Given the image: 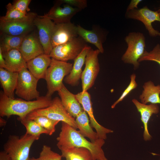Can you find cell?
Listing matches in <instances>:
<instances>
[{
  "label": "cell",
  "mask_w": 160,
  "mask_h": 160,
  "mask_svg": "<svg viewBox=\"0 0 160 160\" xmlns=\"http://www.w3.org/2000/svg\"><path fill=\"white\" fill-rule=\"evenodd\" d=\"M56 139L59 149L72 147L84 148L90 151L93 160H108L102 148L104 140L98 138L93 142L89 141L78 130L66 123L62 122L61 131Z\"/></svg>",
  "instance_id": "6da1fadb"
},
{
  "label": "cell",
  "mask_w": 160,
  "mask_h": 160,
  "mask_svg": "<svg viewBox=\"0 0 160 160\" xmlns=\"http://www.w3.org/2000/svg\"><path fill=\"white\" fill-rule=\"evenodd\" d=\"M52 97L40 96L36 100L27 101L21 98H12L6 95L3 91L0 92V116L9 118L16 115L20 118H25L29 113L36 110L49 106Z\"/></svg>",
  "instance_id": "7a4b0ae2"
},
{
  "label": "cell",
  "mask_w": 160,
  "mask_h": 160,
  "mask_svg": "<svg viewBox=\"0 0 160 160\" xmlns=\"http://www.w3.org/2000/svg\"><path fill=\"white\" fill-rule=\"evenodd\" d=\"M39 138L26 133L20 137L10 135L3 145L4 151L12 160H30L31 146L34 142Z\"/></svg>",
  "instance_id": "3957f363"
},
{
  "label": "cell",
  "mask_w": 160,
  "mask_h": 160,
  "mask_svg": "<svg viewBox=\"0 0 160 160\" xmlns=\"http://www.w3.org/2000/svg\"><path fill=\"white\" fill-rule=\"evenodd\" d=\"M73 66L72 63L51 58L45 78L47 89L46 96L52 97L53 93L62 87L63 80L70 73Z\"/></svg>",
  "instance_id": "277c9868"
},
{
  "label": "cell",
  "mask_w": 160,
  "mask_h": 160,
  "mask_svg": "<svg viewBox=\"0 0 160 160\" xmlns=\"http://www.w3.org/2000/svg\"><path fill=\"white\" fill-rule=\"evenodd\" d=\"M124 40L127 48L121 60L125 63L132 65L134 69H136L140 65L139 60L146 51L145 37L142 33L131 32L125 37Z\"/></svg>",
  "instance_id": "5b68a950"
},
{
  "label": "cell",
  "mask_w": 160,
  "mask_h": 160,
  "mask_svg": "<svg viewBox=\"0 0 160 160\" xmlns=\"http://www.w3.org/2000/svg\"><path fill=\"white\" fill-rule=\"evenodd\" d=\"M44 116L53 120L61 121L77 129L75 118L67 112L60 98L57 97L52 99L51 104L48 107L34 111L27 116Z\"/></svg>",
  "instance_id": "8992f818"
},
{
  "label": "cell",
  "mask_w": 160,
  "mask_h": 160,
  "mask_svg": "<svg viewBox=\"0 0 160 160\" xmlns=\"http://www.w3.org/2000/svg\"><path fill=\"white\" fill-rule=\"evenodd\" d=\"M39 80L27 68H24L18 73L15 94L21 98L27 101L37 99L40 97L37 89Z\"/></svg>",
  "instance_id": "52a82bcc"
},
{
  "label": "cell",
  "mask_w": 160,
  "mask_h": 160,
  "mask_svg": "<svg viewBox=\"0 0 160 160\" xmlns=\"http://www.w3.org/2000/svg\"><path fill=\"white\" fill-rule=\"evenodd\" d=\"M100 53L98 49L94 50L91 48L87 55L85 67L81 78L83 92L87 91L94 84L100 71L98 56Z\"/></svg>",
  "instance_id": "ba28073f"
},
{
  "label": "cell",
  "mask_w": 160,
  "mask_h": 160,
  "mask_svg": "<svg viewBox=\"0 0 160 160\" xmlns=\"http://www.w3.org/2000/svg\"><path fill=\"white\" fill-rule=\"evenodd\" d=\"M86 43L78 36L68 42L53 47L49 55L51 58L64 62L74 60L87 45Z\"/></svg>",
  "instance_id": "9c48e42d"
},
{
  "label": "cell",
  "mask_w": 160,
  "mask_h": 160,
  "mask_svg": "<svg viewBox=\"0 0 160 160\" xmlns=\"http://www.w3.org/2000/svg\"><path fill=\"white\" fill-rule=\"evenodd\" d=\"M37 15L35 13L30 12L26 17L21 20L0 21L1 33L14 36L26 35L33 31L36 27L33 21Z\"/></svg>",
  "instance_id": "30bf717a"
},
{
  "label": "cell",
  "mask_w": 160,
  "mask_h": 160,
  "mask_svg": "<svg viewBox=\"0 0 160 160\" xmlns=\"http://www.w3.org/2000/svg\"><path fill=\"white\" fill-rule=\"evenodd\" d=\"M125 17L142 22L151 36H160V32L155 29L152 25L155 21L160 22V14L158 10H152L146 6L141 8L126 11Z\"/></svg>",
  "instance_id": "8fae6325"
},
{
  "label": "cell",
  "mask_w": 160,
  "mask_h": 160,
  "mask_svg": "<svg viewBox=\"0 0 160 160\" xmlns=\"http://www.w3.org/2000/svg\"><path fill=\"white\" fill-rule=\"evenodd\" d=\"M33 23L38 29L39 39L44 53L49 55L53 49L51 39L55 23L44 15H37L35 18Z\"/></svg>",
  "instance_id": "7c38bea8"
},
{
  "label": "cell",
  "mask_w": 160,
  "mask_h": 160,
  "mask_svg": "<svg viewBox=\"0 0 160 160\" xmlns=\"http://www.w3.org/2000/svg\"><path fill=\"white\" fill-rule=\"evenodd\" d=\"M75 95L83 108L88 114L90 125L92 128L95 129L98 138L105 140L107 138V134L113 133V131L101 125L95 119L93 114L92 103L90 94L87 91L84 92L81 91Z\"/></svg>",
  "instance_id": "4fadbf2b"
},
{
  "label": "cell",
  "mask_w": 160,
  "mask_h": 160,
  "mask_svg": "<svg viewBox=\"0 0 160 160\" xmlns=\"http://www.w3.org/2000/svg\"><path fill=\"white\" fill-rule=\"evenodd\" d=\"M78 36L77 26L71 22L55 23L51 39L53 48L68 42Z\"/></svg>",
  "instance_id": "5bb4252c"
},
{
  "label": "cell",
  "mask_w": 160,
  "mask_h": 160,
  "mask_svg": "<svg viewBox=\"0 0 160 160\" xmlns=\"http://www.w3.org/2000/svg\"><path fill=\"white\" fill-rule=\"evenodd\" d=\"M19 50L26 62L39 55L44 54L38 34H36L33 31L24 37Z\"/></svg>",
  "instance_id": "9a60e30c"
},
{
  "label": "cell",
  "mask_w": 160,
  "mask_h": 160,
  "mask_svg": "<svg viewBox=\"0 0 160 160\" xmlns=\"http://www.w3.org/2000/svg\"><path fill=\"white\" fill-rule=\"evenodd\" d=\"M60 4H55L47 13L44 15L53 21L55 23L70 22L72 18L81 10L67 4L62 7Z\"/></svg>",
  "instance_id": "2e32d148"
},
{
  "label": "cell",
  "mask_w": 160,
  "mask_h": 160,
  "mask_svg": "<svg viewBox=\"0 0 160 160\" xmlns=\"http://www.w3.org/2000/svg\"><path fill=\"white\" fill-rule=\"evenodd\" d=\"M132 101L136 106L137 111L140 113V119L144 125V140L146 141L151 139L152 136L148 129V123L153 114H156L159 112V107L157 104H145L139 102L136 99H133Z\"/></svg>",
  "instance_id": "e0dca14e"
},
{
  "label": "cell",
  "mask_w": 160,
  "mask_h": 160,
  "mask_svg": "<svg viewBox=\"0 0 160 160\" xmlns=\"http://www.w3.org/2000/svg\"><path fill=\"white\" fill-rule=\"evenodd\" d=\"M51 61L49 55L43 54L27 62V68L37 79H45L47 71Z\"/></svg>",
  "instance_id": "ac0fdd59"
},
{
  "label": "cell",
  "mask_w": 160,
  "mask_h": 160,
  "mask_svg": "<svg viewBox=\"0 0 160 160\" xmlns=\"http://www.w3.org/2000/svg\"><path fill=\"white\" fill-rule=\"evenodd\" d=\"M91 48V47L86 45L74 60V63L71 72L64 79V81L66 84L73 86L78 84L79 80L81 79L83 71L82 69L85 63L87 55Z\"/></svg>",
  "instance_id": "d6986e66"
},
{
  "label": "cell",
  "mask_w": 160,
  "mask_h": 160,
  "mask_svg": "<svg viewBox=\"0 0 160 160\" xmlns=\"http://www.w3.org/2000/svg\"><path fill=\"white\" fill-rule=\"evenodd\" d=\"M57 92L62 104L66 110L75 118L84 110L75 95L69 91L64 85Z\"/></svg>",
  "instance_id": "ffe728a7"
},
{
  "label": "cell",
  "mask_w": 160,
  "mask_h": 160,
  "mask_svg": "<svg viewBox=\"0 0 160 160\" xmlns=\"http://www.w3.org/2000/svg\"><path fill=\"white\" fill-rule=\"evenodd\" d=\"M18 73L0 68V81L4 94L8 97L15 98L14 92L17 87Z\"/></svg>",
  "instance_id": "44dd1931"
},
{
  "label": "cell",
  "mask_w": 160,
  "mask_h": 160,
  "mask_svg": "<svg viewBox=\"0 0 160 160\" xmlns=\"http://www.w3.org/2000/svg\"><path fill=\"white\" fill-rule=\"evenodd\" d=\"M3 54L5 62V69L18 73L27 68V62L19 50L12 49Z\"/></svg>",
  "instance_id": "7402d4cb"
},
{
  "label": "cell",
  "mask_w": 160,
  "mask_h": 160,
  "mask_svg": "<svg viewBox=\"0 0 160 160\" xmlns=\"http://www.w3.org/2000/svg\"><path fill=\"white\" fill-rule=\"evenodd\" d=\"M143 88L139 97L141 103L145 104L148 103L160 104V85H155L153 82L149 81L144 83Z\"/></svg>",
  "instance_id": "603a6c76"
},
{
  "label": "cell",
  "mask_w": 160,
  "mask_h": 160,
  "mask_svg": "<svg viewBox=\"0 0 160 160\" xmlns=\"http://www.w3.org/2000/svg\"><path fill=\"white\" fill-rule=\"evenodd\" d=\"M77 129L79 133L84 137H87L92 142L98 138L96 132L92 129L90 123L89 116L83 110L75 118Z\"/></svg>",
  "instance_id": "cb8c5ba5"
},
{
  "label": "cell",
  "mask_w": 160,
  "mask_h": 160,
  "mask_svg": "<svg viewBox=\"0 0 160 160\" xmlns=\"http://www.w3.org/2000/svg\"><path fill=\"white\" fill-rule=\"evenodd\" d=\"M59 149L66 160H93L91 152L86 148L72 147Z\"/></svg>",
  "instance_id": "d4e9b609"
},
{
  "label": "cell",
  "mask_w": 160,
  "mask_h": 160,
  "mask_svg": "<svg viewBox=\"0 0 160 160\" xmlns=\"http://www.w3.org/2000/svg\"><path fill=\"white\" fill-rule=\"evenodd\" d=\"M77 28L78 36L86 42L94 45L101 53L104 52L102 39L96 31L94 30H87L79 25L77 26Z\"/></svg>",
  "instance_id": "484cf974"
},
{
  "label": "cell",
  "mask_w": 160,
  "mask_h": 160,
  "mask_svg": "<svg viewBox=\"0 0 160 160\" xmlns=\"http://www.w3.org/2000/svg\"><path fill=\"white\" fill-rule=\"evenodd\" d=\"M25 36H14L1 33L0 48L2 53H5L14 49L19 50Z\"/></svg>",
  "instance_id": "4316f807"
},
{
  "label": "cell",
  "mask_w": 160,
  "mask_h": 160,
  "mask_svg": "<svg viewBox=\"0 0 160 160\" xmlns=\"http://www.w3.org/2000/svg\"><path fill=\"white\" fill-rule=\"evenodd\" d=\"M17 120L25 127L26 133L29 135L40 138L43 134L49 135V132L33 120L25 118H17Z\"/></svg>",
  "instance_id": "83f0119b"
},
{
  "label": "cell",
  "mask_w": 160,
  "mask_h": 160,
  "mask_svg": "<svg viewBox=\"0 0 160 160\" xmlns=\"http://www.w3.org/2000/svg\"><path fill=\"white\" fill-rule=\"evenodd\" d=\"M26 118L35 121L42 127L47 130L49 133V135H52L55 132V127L60 122L43 116H27Z\"/></svg>",
  "instance_id": "f1b7e54d"
},
{
  "label": "cell",
  "mask_w": 160,
  "mask_h": 160,
  "mask_svg": "<svg viewBox=\"0 0 160 160\" xmlns=\"http://www.w3.org/2000/svg\"><path fill=\"white\" fill-rule=\"evenodd\" d=\"M7 12L5 15L0 17V21H11L24 19L26 17L29 13L22 12L12 6V3H9L6 6Z\"/></svg>",
  "instance_id": "f546056e"
},
{
  "label": "cell",
  "mask_w": 160,
  "mask_h": 160,
  "mask_svg": "<svg viewBox=\"0 0 160 160\" xmlns=\"http://www.w3.org/2000/svg\"><path fill=\"white\" fill-rule=\"evenodd\" d=\"M62 157L61 155L53 151L50 146L44 145L39 157H33L30 160H61Z\"/></svg>",
  "instance_id": "4dcf8cb0"
},
{
  "label": "cell",
  "mask_w": 160,
  "mask_h": 160,
  "mask_svg": "<svg viewBox=\"0 0 160 160\" xmlns=\"http://www.w3.org/2000/svg\"><path fill=\"white\" fill-rule=\"evenodd\" d=\"M144 61H152L156 62L160 66V44H157L149 52L145 51L139 60V63Z\"/></svg>",
  "instance_id": "1f68e13d"
},
{
  "label": "cell",
  "mask_w": 160,
  "mask_h": 160,
  "mask_svg": "<svg viewBox=\"0 0 160 160\" xmlns=\"http://www.w3.org/2000/svg\"><path fill=\"white\" fill-rule=\"evenodd\" d=\"M136 75L133 73L130 76V82L124 90L121 95L119 98L111 105V108H114L116 105L119 102L122 101L133 90L135 89L138 85L136 81Z\"/></svg>",
  "instance_id": "d6a6232c"
},
{
  "label": "cell",
  "mask_w": 160,
  "mask_h": 160,
  "mask_svg": "<svg viewBox=\"0 0 160 160\" xmlns=\"http://www.w3.org/2000/svg\"><path fill=\"white\" fill-rule=\"evenodd\" d=\"M31 1V0H16L14 1L12 4L15 8L20 11L27 13L30 10L29 5Z\"/></svg>",
  "instance_id": "836d02e7"
},
{
  "label": "cell",
  "mask_w": 160,
  "mask_h": 160,
  "mask_svg": "<svg viewBox=\"0 0 160 160\" xmlns=\"http://www.w3.org/2000/svg\"><path fill=\"white\" fill-rule=\"evenodd\" d=\"M59 1L74 6L81 10L87 7V1L86 0H62Z\"/></svg>",
  "instance_id": "e575fe53"
},
{
  "label": "cell",
  "mask_w": 160,
  "mask_h": 160,
  "mask_svg": "<svg viewBox=\"0 0 160 160\" xmlns=\"http://www.w3.org/2000/svg\"><path fill=\"white\" fill-rule=\"evenodd\" d=\"M142 1V0H131L127 7L126 11L138 9V5Z\"/></svg>",
  "instance_id": "d590c367"
},
{
  "label": "cell",
  "mask_w": 160,
  "mask_h": 160,
  "mask_svg": "<svg viewBox=\"0 0 160 160\" xmlns=\"http://www.w3.org/2000/svg\"><path fill=\"white\" fill-rule=\"evenodd\" d=\"M0 160H12L8 155L4 151L0 152Z\"/></svg>",
  "instance_id": "8d00e7d4"
},
{
  "label": "cell",
  "mask_w": 160,
  "mask_h": 160,
  "mask_svg": "<svg viewBox=\"0 0 160 160\" xmlns=\"http://www.w3.org/2000/svg\"><path fill=\"white\" fill-rule=\"evenodd\" d=\"M7 123V121L6 120L2 118V117H0V126L2 127L5 126Z\"/></svg>",
  "instance_id": "74e56055"
},
{
  "label": "cell",
  "mask_w": 160,
  "mask_h": 160,
  "mask_svg": "<svg viewBox=\"0 0 160 160\" xmlns=\"http://www.w3.org/2000/svg\"><path fill=\"white\" fill-rule=\"evenodd\" d=\"M158 12H159V13L160 14V7L159 8V10H158Z\"/></svg>",
  "instance_id": "f35d334b"
}]
</instances>
